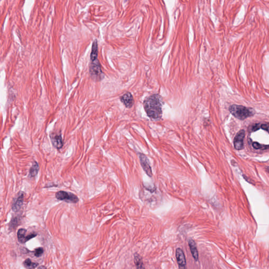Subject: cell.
I'll return each mask as SVG.
<instances>
[{
    "instance_id": "8992f818",
    "label": "cell",
    "mask_w": 269,
    "mask_h": 269,
    "mask_svg": "<svg viewBox=\"0 0 269 269\" xmlns=\"http://www.w3.org/2000/svg\"><path fill=\"white\" fill-rule=\"evenodd\" d=\"M176 257L179 269H187L185 255L184 252L181 248L176 249Z\"/></svg>"
},
{
    "instance_id": "30bf717a",
    "label": "cell",
    "mask_w": 269,
    "mask_h": 269,
    "mask_svg": "<svg viewBox=\"0 0 269 269\" xmlns=\"http://www.w3.org/2000/svg\"><path fill=\"white\" fill-rule=\"evenodd\" d=\"M120 99L125 107L128 108H131L134 103V100L132 95L128 92L120 97Z\"/></svg>"
},
{
    "instance_id": "e0dca14e",
    "label": "cell",
    "mask_w": 269,
    "mask_h": 269,
    "mask_svg": "<svg viewBox=\"0 0 269 269\" xmlns=\"http://www.w3.org/2000/svg\"><path fill=\"white\" fill-rule=\"evenodd\" d=\"M252 146L256 149L265 150L269 149V145H262L256 142H253L252 144Z\"/></svg>"
},
{
    "instance_id": "52a82bcc",
    "label": "cell",
    "mask_w": 269,
    "mask_h": 269,
    "mask_svg": "<svg viewBox=\"0 0 269 269\" xmlns=\"http://www.w3.org/2000/svg\"><path fill=\"white\" fill-rule=\"evenodd\" d=\"M139 159L142 169L148 176L151 177L152 176V170L150 166L149 160L146 156L143 154H139Z\"/></svg>"
},
{
    "instance_id": "ba28073f",
    "label": "cell",
    "mask_w": 269,
    "mask_h": 269,
    "mask_svg": "<svg viewBox=\"0 0 269 269\" xmlns=\"http://www.w3.org/2000/svg\"><path fill=\"white\" fill-rule=\"evenodd\" d=\"M50 139L54 147L57 149H60L63 147V140L60 133H52L50 134Z\"/></svg>"
},
{
    "instance_id": "4fadbf2b",
    "label": "cell",
    "mask_w": 269,
    "mask_h": 269,
    "mask_svg": "<svg viewBox=\"0 0 269 269\" xmlns=\"http://www.w3.org/2000/svg\"><path fill=\"white\" fill-rule=\"evenodd\" d=\"M134 260L137 269H146L142 261V258L139 254L135 253L134 254Z\"/></svg>"
},
{
    "instance_id": "7c38bea8",
    "label": "cell",
    "mask_w": 269,
    "mask_h": 269,
    "mask_svg": "<svg viewBox=\"0 0 269 269\" xmlns=\"http://www.w3.org/2000/svg\"><path fill=\"white\" fill-rule=\"evenodd\" d=\"M98 43L96 40H95L93 43L92 47H91V53L90 55L91 61H94L98 59Z\"/></svg>"
},
{
    "instance_id": "5b68a950",
    "label": "cell",
    "mask_w": 269,
    "mask_h": 269,
    "mask_svg": "<svg viewBox=\"0 0 269 269\" xmlns=\"http://www.w3.org/2000/svg\"><path fill=\"white\" fill-rule=\"evenodd\" d=\"M24 198V193L20 191L18 193L15 198L13 199V202L12 205V209L14 212H18L20 210L23 206Z\"/></svg>"
},
{
    "instance_id": "ac0fdd59",
    "label": "cell",
    "mask_w": 269,
    "mask_h": 269,
    "mask_svg": "<svg viewBox=\"0 0 269 269\" xmlns=\"http://www.w3.org/2000/svg\"><path fill=\"white\" fill-rule=\"evenodd\" d=\"M43 249L42 248H37V249H36L35 250L34 255L36 256H38V257L41 256L42 255V254L43 253Z\"/></svg>"
},
{
    "instance_id": "5bb4252c",
    "label": "cell",
    "mask_w": 269,
    "mask_h": 269,
    "mask_svg": "<svg viewBox=\"0 0 269 269\" xmlns=\"http://www.w3.org/2000/svg\"><path fill=\"white\" fill-rule=\"evenodd\" d=\"M40 170V166L36 161H34L33 164L29 170V177L30 178H34L38 174Z\"/></svg>"
},
{
    "instance_id": "2e32d148",
    "label": "cell",
    "mask_w": 269,
    "mask_h": 269,
    "mask_svg": "<svg viewBox=\"0 0 269 269\" xmlns=\"http://www.w3.org/2000/svg\"><path fill=\"white\" fill-rule=\"evenodd\" d=\"M24 265L27 269H33L38 267V264L37 263L33 262L30 259H28L24 262Z\"/></svg>"
},
{
    "instance_id": "7a4b0ae2",
    "label": "cell",
    "mask_w": 269,
    "mask_h": 269,
    "mask_svg": "<svg viewBox=\"0 0 269 269\" xmlns=\"http://www.w3.org/2000/svg\"><path fill=\"white\" fill-rule=\"evenodd\" d=\"M229 111L234 116L240 120H244L253 116L256 112L252 108L242 105H233L229 107Z\"/></svg>"
},
{
    "instance_id": "d6986e66",
    "label": "cell",
    "mask_w": 269,
    "mask_h": 269,
    "mask_svg": "<svg viewBox=\"0 0 269 269\" xmlns=\"http://www.w3.org/2000/svg\"><path fill=\"white\" fill-rule=\"evenodd\" d=\"M18 218H13L11 221L10 226L12 228H14L15 226L18 225Z\"/></svg>"
},
{
    "instance_id": "277c9868",
    "label": "cell",
    "mask_w": 269,
    "mask_h": 269,
    "mask_svg": "<svg viewBox=\"0 0 269 269\" xmlns=\"http://www.w3.org/2000/svg\"><path fill=\"white\" fill-rule=\"evenodd\" d=\"M55 197L57 200L63 201L67 203H76L79 201L77 196L74 193L65 191H59L55 193Z\"/></svg>"
},
{
    "instance_id": "ffe728a7",
    "label": "cell",
    "mask_w": 269,
    "mask_h": 269,
    "mask_svg": "<svg viewBox=\"0 0 269 269\" xmlns=\"http://www.w3.org/2000/svg\"><path fill=\"white\" fill-rule=\"evenodd\" d=\"M260 128L262 130L267 131L269 133V123H264L260 125Z\"/></svg>"
},
{
    "instance_id": "8fae6325",
    "label": "cell",
    "mask_w": 269,
    "mask_h": 269,
    "mask_svg": "<svg viewBox=\"0 0 269 269\" xmlns=\"http://www.w3.org/2000/svg\"><path fill=\"white\" fill-rule=\"evenodd\" d=\"M188 242L193 257L195 261H197L199 260V253L195 241L193 239H189L188 240Z\"/></svg>"
},
{
    "instance_id": "7402d4cb",
    "label": "cell",
    "mask_w": 269,
    "mask_h": 269,
    "mask_svg": "<svg viewBox=\"0 0 269 269\" xmlns=\"http://www.w3.org/2000/svg\"><path fill=\"white\" fill-rule=\"evenodd\" d=\"M267 171L269 173V167L267 168Z\"/></svg>"
},
{
    "instance_id": "3957f363",
    "label": "cell",
    "mask_w": 269,
    "mask_h": 269,
    "mask_svg": "<svg viewBox=\"0 0 269 269\" xmlns=\"http://www.w3.org/2000/svg\"><path fill=\"white\" fill-rule=\"evenodd\" d=\"M89 74L92 79L96 81H101L103 77V72L101 64L98 59L91 61L89 65Z\"/></svg>"
},
{
    "instance_id": "44dd1931",
    "label": "cell",
    "mask_w": 269,
    "mask_h": 269,
    "mask_svg": "<svg viewBox=\"0 0 269 269\" xmlns=\"http://www.w3.org/2000/svg\"><path fill=\"white\" fill-rule=\"evenodd\" d=\"M38 269H46V268L45 266H41L39 267Z\"/></svg>"
},
{
    "instance_id": "9a60e30c",
    "label": "cell",
    "mask_w": 269,
    "mask_h": 269,
    "mask_svg": "<svg viewBox=\"0 0 269 269\" xmlns=\"http://www.w3.org/2000/svg\"><path fill=\"white\" fill-rule=\"evenodd\" d=\"M26 230L24 229H20L18 231V240L22 244L25 243L26 242L28 241V239H27L28 236H26Z\"/></svg>"
},
{
    "instance_id": "6da1fadb",
    "label": "cell",
    "mask_w": 269,
    "mask_h": 269,
    "mask_svg": "<svg viewBox=\"0 0 269 269\" xmlns=\"http://www.w3.org/2000/svg\"><path fill=\"white\" fill-rule=\"evenodd\" d=\"M145 112L151 119L159 120L162 117V104L160 97L154 94L148 97L144 102Z\"/></svg>"
},
{
    "instance_id": "9c48e42d",
    "label": "cell",
    "mask_w": 269,
    "mask_h": 269,
    "mask_svg": "<svg viewBox=\"0 0 269 269\" xmlns=\"http://www.w3.org/2000/svg\"><path fill=\"white\" fill-rule=\"evenodd\" d=\"M245 136V131L241 130L237 133L234 139V146L237 150H241L244 148V139Z\"/></svg>"
}]
</instances>
